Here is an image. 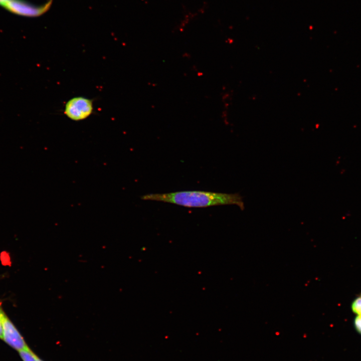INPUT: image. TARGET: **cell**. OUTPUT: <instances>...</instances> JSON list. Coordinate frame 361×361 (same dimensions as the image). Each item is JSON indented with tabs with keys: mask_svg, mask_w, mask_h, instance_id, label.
I'll return each mask as SVG.
<instances>
[{
	"mask_svg": "<svg viewBox=\"0 0 361 361\" xmlns=\"http://www.w3.org/2000/svg\"><path fill=\"white\" fill-rule=\"evenodd\" d=\"M53 0H49L41 6L30 4L24 0H10L2 7L17 15L26 17H37L46 13L51 8Z\"/></svg>",
	"mask_w": 361,
	"mask_h": 361,
	"instance_id": "2",
	"label": "cell"
},
{
	"mask_svg": "<svg viewBox=\"0 0 361 361\" xmlns=\"http://www.w3.org/2000/svg\"><path fill=\"white\" fill-rule=\"evenodd\" d=\"M93 110L92 101L83 97H75L65 105L64 112L71 119L83 120L91 115Z\"/></svg>",
	"mask_w": 361,
	"mask_h": 361,
	"instance_id": "4",
	"label": "cell"
},
{
	"mask_svg": "<svg viewBox=\"0 0 361 361\" xmlns=\"http://www.w3.org/2000/svg\"><path fill=\"white\" fill-rule=\"evenodd\" d=\"M2 339L9 346L18 351L29 347L23 336L8 317L4 310L1 314Z\"/></svg>",
	"mask_w": 361,
	"mask_h": 361,
	"instance_id": "3",
	"label": "cell"
},
{
	"mask_svg": "<svg viewBox=\"0 0 361 361\" xmlns=\"http://www.w3.org/2000/svg\"><path fill=\"white\" fill-rule=\"evenodd\" d=\"M351 309L356 315L361 316V293L352 301L351 304Z\"/></svg>",
	"mask_w": 361,
	"mask_h": 361,
	"instance_id": "6",
	"label": "cell"
},
{
	"mask_svg": "<svg viewBox=\"0 0 361 361\" xmlns=\"http://www.w3.org/2000/svg\"><path fill=\"white\" fill-rule=\"evenodd\" d=\"M10 0H0V6H2L5 3Z\"/></svg>",
	"mask_w": 361,
	"mask_h": 361,
	"instance_id": "9",
	"label": "cell"
},
{
	"mask_svg": "<svg viewBox=\"0 0 361 361\" xmlns=\"http://www.w3.org/2000/svg\"><path fill=\"white\" fill-rule=\"evenodd\" d=\"M353 324L356 331L361 334V316H356L354 319Z\"/></svg>",
	"mask_w": 361,
	"mask_h": 361,
	"instance_id": "7",
	"label": "cell"
},
{
	"mask_svg": "<svg viewBox=\"0 0 361 361\" xmlns=\"http://www.w3.org/2000/svg\"><path fill=\"white\" fill-rule=\"evenodd\" d=\"M3 309L1 307L0 305V338L2 339V318H1V314L2 312L3 311Z\"/></svg>",
	"mask_w": 361,
	"mask_h": 361,
	"instance_id": "8",
	"label": "cell"
},
{
	"mask_svg": "<svg viewBox=\"0 0 361 361\" xmlns=\"http://www.w3.org/2000/svg\"><path fill=\"white\" fill-rule=\"evenodd\" d=\"M39 361H43V360H41V359L40 358V359H39Z\"/></svg>",
	"mask_w": 361,
	"mask_h": 361,
	"instance_id": "10",
	"label": "cell"
},
{
	"mask_svg": "<svg viewBox=\"0 0 361 361\" xmlns=\"http://www.w3.org/2000/svg\"><path fill=\"white\" fill-rule=\"evenodd\" d=\"M23 361H39L40 358L29 348L19 351Z\"/></svg>",
	"mask_w": 361,
	"mask_h": 361,
	"instance_id": "5",
	"label": "cell"
},
{
	"mask_svg": "<svg viewBox=\"0 0 361 361\" xmlns=\"http://www.w3.org/2000/svg\"><path fill=\"white\" fill-rule=\"evenodd\" d=\"M141 198L143 200L162 202L189 208L235 205L241 210L245 209L243 198L238 193L188 191L164 194H149L141 196Z\"/></svg>",
	"mask_w": 361,
	"mask_h": 361,
	"instance_id": "1",
	"label": "cell"
}]
</instances>
